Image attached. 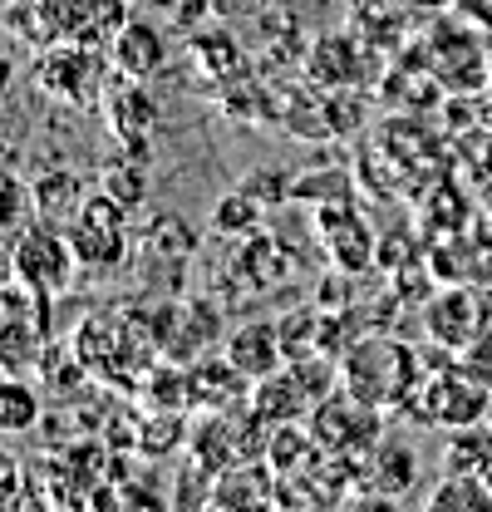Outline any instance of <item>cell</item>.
<instances>
[{
  "label": "cell",
  "mask_w": 492,
  "mask_h": 512,
  "mask_svg": "<svg viewBox=\"0 0 492 512\" xmlns=\"http://www.w3.org/2000/svg\"><path fill=\"white\" fill-rule=\"evenodd\" d=\"M424 375V355L394 335H360L340 355V384L374 409H399V399Z\"/></svg>",
  "instance_id": "cell-1"
},
{
  "label": "cell",
  "mask_w": 492,
  "mask_h": 512,
  "mask_svg": "<svg viewBox=\"0 0 492 512\" xmlns=\"http://www.w3.org/2000/svg\"><path fill=\"white\" fill-rule=\"evenodd\" d=\"M310 434L325 458H365L369 448L379 444V429H384V409L365 404L360 394H350L345 384L325 399H315L306 414Z\"/></svg>",
  "instance_id": "cell-2"
},
{
  "label": "cell",
  "mask_w": 492,
  "mask_h": 512,
  "mask_svg": "<svg viewBox=\"0 0 492 512\" xmlns=\"http://www.w3.org/2000/svg\"><path fill=\"white\" fill-rule=\"evenodd\" d=\"M35 84L60 99L69 109H94L104 104V55L99 45H79V40H60L50 50H40L35 60Z\"/></svg>",
  "instance_id": "cell-3"
},
{
  "label": "cell",
  "mask_w": 492,
  "mask_h": 512,
  "mask_svg": "<svg viewBox=\"0 0 492 512\" xmlns=\"http://www.w3.org/2000/svg\"><path fill=\"white\" fill-rule=\"evenodd\" d=\"M123 222H128V207H119L109 192L84 197V207H79V217H74V227H69V247H74V256H79V266L114 271L123 256H128Z\"/></svg>",
  "instance_id": "cell-4"
},
{
  "label": "cell",
  "mask_w": 492,
  "mask_h": 512,
  "mask_svg": "<svg viewBox=\"0 0 492 512\" xmlns=\"http://www.w3.org/2000/svg\"><path fill=\"white\" fill-rule=\"evenodd\" d=\"M488 325H492V306L473 286H463V281L433 291L429 301H424V330H429V340L443 345V350H453V355H463Z\"/></svg>",
  "instance_id": "cell-5"
},
{
  "label": "cell",
  "mask_w": 492,
  "mask_h": 512,
  "mask_svg": "<svg viewBox=\"0 0 492 512\" xmlns=\"http://www.w3.org/2000/svg\"><path fill=\"white\" fill-rule=\"evenodd\" d=\"M374 50L355 30H330L306 50V74L315 89H360L369 84Z\"/></svg>",
  "instance_id": "cell-6"
},
{
  "label": "cell",
  "mask_w": 492,
  "mask_h": 512,
  "mask_svg": "<svg viewBox=\"0 0 492 512\" xmlns=\"http://www.w3.org/2000/svg\"><path fill=\"white\" fill-rule=\"evenodd\" d=\"M104 119L114 128V138L123 143V158H133V163H148V133L158 124V104H153V94L143 89V79H123L104 94Z\"/></svg>",
  "instance_id": "cell-7"
},
{
  "label": "cell",
  "mask_w": 492,
  "mask_h": 512,
  "mask_svg": "<svg viewBox=\"0 0 492 512\" xmlns=\"http://www.w3.org/2000/svg\"><path fill=\"white\" fill-rule=\"evenodd\" d=\"M74 266H79V256L69 247V237H60V232L45 227V222L30 227V232L15 242V271H20V281H30V286H40V291L69 286Z\"/></svg>",
  "instance_id": "cell-8"
},
{
  "label": "cell",
  "mask_w": 492,
  "mask_h": 512,
  "mask_svg": "<svg viewBox=\"0 0 492 512\" xmlns=\"http://www.w3.org/2000/svg\"><path fill=\"white\" fill-rule=\"evenodd\" d=\"M320 237H325V252L340 271H365L374 266V232L360 217L355 202H335V207H320Z\"/></svg>",
  "instance_id": "cell-9"
},
{
  "label": "cell",
  "mask_w": 492,
  "mask_h": 512,
  "mask_svg": "<svg viewBox=\"0 0 492 512\" xmlns=\"http://www.w3.org/2000/svg\"><path fill=\"white\" fill-rule=\"evenodd\" d=\"M315 404V394L306 389V380L291 370V375H266V380L251 384L246 394V414L261 424V429H276V424H301Z\"/></svg>",
  "instance_id": "cell-10"
},
{
  "label": "cell",
  "mask_w": 492,
  "mask_h": 512,
  "mask_svg": "<svg viewBox=\"0 0 492 512\" xmlns=\"http://www.w3.org/2000/svg\"><path fill=\"white\" fill-rule=\"evenodd\" d=\"M109 64L119 69L123 79H153L163 64H168V35L143 20V15H128L123 30L109 40Z\"/></svg>",
  "instance_id": "cell-11"
},
{
  "label": "cell",
  "mask_w": 492,
  "mask_h": 512,
  "mask_svg": "<svg viewBox=\"0 0 492 512\" xmlns=\"http://www.w3.org/2000/svg\"><path fill=\"white\" fill-rule=\"evenodd\" d=\"M227 360L242 370L246 380H266L281 370L286 360V335H281V320H246L227 335Z\"/></svg>",
  "instance_id": "cell-12"
},
{
  "label": "cell",
  "mask_w": 492,
  "mask_h": 512,
  "mask_svg": "<svg viewBox=\"0 0 492 512\" xmlns=\"http://www.w3.org/2000/svg\"><path fill=\"white\" fill-rule=\"evenodd\" d=\"M60 15V35L79 40V45H109L128 20L123 0H55Z\"/></svg>",
  "instance_id": "cell-13"
},
{
  "label": "cell",
  "mask_w": 492,
  "mask_h": 512,
  "mask_svg": "<svg viewBox=\"0 0 492 512\" xmlns=\"http://www.w3.org/2000/svg\"><path fill=\"white\" fill-rule=\"evenodd\" d=\"M276 498V473L266 463H232L227 473H217L212 503L217 512H266Z\"/></svg>",
  "instance_id": "cell-14"
},
{
  "label": "cell",
  "mask_w": 492,
  "mask_h": 512,
  "mask_svg": "<svg viewBox=\"0 0 492 512\" xmlns=\"http://www.w3.org/2000/svg\"><path fill=\"white\" fill-rule=\"evenodd\" d=\"M246 384L251 380L227 355H197V360H187V389H192V404L197 409H207V404H212V414L232 409L246 394Z\"/></svg>",
  "instance_id": "cell-15"
},
{
  "label": "cell",
  "mask_w": 492,
  "mask_h": 512,
  "mask_svg": "<svg viewBox=\"0 0 492 512\" xmlns=\"http://www.w3.org/2000/svg\"><path fill=\"white\" fill-rule=\"evenodd\" d=\"M315 458H325L320 444H315V434H310V424H276V429H266V439H261V463L276 473V478H301Z\"/></svg>",
  "instance_id": "cell-16"
},
{
  "label": "cell",
  "mask_w": 492,
  "mask_h": 512,
  "mask_svg": "<svg viewBox=\"0 0 492 512\" xmlns=\"http://www.w3.org/2000/svg\"><path fill=\"white\" fill-rule=\"evenodd\" d=\"M365 473H369L365 488L399 498V493H409L419 483V458H414V448L399 444V439H379L365 453Z\"/></svg>",
  "instance_id": "cell-17"
},
{
  "label": "cell",
  "mask_w": 492,
  "mask_h": 512,
  "mask_svg": "<svg viewBox=\"0 0 492 512\" xmlns=\"http://www.w3.org/2000/svg\"><path fill=\"white\" fill-rule=\"evenodd\" d=\"M187 55H192L202 79H217V84L242 79V69H246V50L237 45L232 30H207V35H197V40L187 45Z\"/></svg>",
  "instance_id": "cell-18"
},
{
  "label": "cell",
  "mask_w": 492,
  "mask_h": 512,
  "mask_svg": "<svg viewBox=\"0 0 492 512\" xmlns=\"http://www.w3.org/2000/svg\"><path fill=\"white\" fill-rule=\"evenodd\" d=\"M443 473H473L488 478L492 473V419L473 424V429H453L443 444Z\"/></svg>",
  "instance_id": "cell-19"
},
{
  "label": "cell",
  "mask_w": 492,
  "mask_h": 512,
  "mask_svg": "<svg viewBox=\"0 0 492 512\" xmlns=\"http://www.w3.org/2000/svg\"><path fill=\"white\" fill-rule=\"evenodd\" d=\"M84 178L79 173H69V168H55V173H40L35 178V188H30V202H35V212L40 217H79V207H84Z\"/></svg>",
  "instance_id": "cell-20"
},
{
  "label": "cell",
  "mask_w": 492,
  "mask_h": 512,
  "mask_svg": "<svg viewBox=\"0 0 492 512\" xmlns=\"http://www.w3.org/2000/svg\"><path fill=\"white\" fill-rule=\"evenodd\" d=\"M424 512H492V483L473 473H443L433 483Z\"/></svg>",
  "instance_id": "cell-21"
},
{
  "label": "cell",
  "mask_w": 492,
  "mask_h": 512,
  "mask_svg": "<svg viewBox=\"0 0 492 512\" xmlns=\"http://www.w3.org/2000/svg\"><path fill=\"white\" fill-rule=\"evenodd\" d=\"M237 276H242L246 286H251V276H256V291H266V286H276V281L291 276V256H286L281 242H271L266 232H251L242 256H237Z\"/></svg>",
  "instance_id": "cell-22"
},
{
  "label": "cell",
  "mask_w": 492,
  "mask_h": 512,
  "mask_svg": "<svg viewBox=\"0 0 492 512\" xmlns=\"http://www.w3.org/2000/svg\"><path fill=\"white\" fill-rule=\"evenodd\" d=\"M5 20H10V30H20L35 50H50V45L64 40L55 0H10V5H5Z\"/></svg>",
  "instance_id": "cell-23"
},
{
  "label": "cell",
  "mask_w": 492,
  "mask_h": 512,
  "mask_svg": "<svg viewBox=\"0 0 492 512\" xmlns=\"http://www.w3.org/2000/svg\"><path fill=\"white\" fill-rule=\"evenodd\" d=\"M291 202H315V207H335V202H355V173L340 168H315V173H296L291 183Z\"/></svg>",
  "instance_id": "cell-24"
},
{
  "label": "cell",
  "mask_w": 492,
  "mask_h": 512,
  "mask_svg": "<svg viewBox=\"0 0 492 512\" xmlns=\"http://www.w3.org/2000/svg\"><path fill=\"white\" fill-rule=\"evenodd\" d=\"M261 217H266V207L251 197L246 188H232L217 197V207H212V232H222V237H251V232H261Z\"/></svg>",
  "instance_id": "cell-25"
},
{
  "label": "cell",
  "mask_w": 492,
  "mask_h": 512,
  "mask_svg": "<svg viewBox=\"0 0 492 512\" xmlns=\"http://www.w3.org/2000/svg\"><path fill=\"white\" fill-rule=\"evenodd\" d=\"M40 419V394L30 384H0V434H25Z\"/></svg>",
  "instance_id": "cell-26"
},
{
  "label": "cell",
  "mask_w": 492,
  "mask_h": 512,
  "mask_svg": "<svg viewBox=\"0 0 492 512\" xmlns=\"http://www.w3.org/2000/svg\"><path fill=\"white\" fill-rule=\"evenodd\" d=\"M99 192H109L119 207H138L143 197H148V178H143V163H133V158H119V163H109L104 168V178H99Z\"/></svg>",
  "instance_id": "cell-27"
},
{
  "label": "cell",
  "mask_w": 492,
  "mask_h": 512,
  "mask_svg": "<svg viewBox=\"0 0 492 512\" xmlns=\"http://www.w3.org/2000/svg\"><path fill=\"white\" fill-rule=\"evenodd\" d=\"M291 183H296V178H291L286 168H251V173L242 178V188L251 192L266 212L281 207V202H291Z\"/></svg>",
  "instance_id": "cell-28"
},
{
  "label": "cell",
  "mask_w": 492,
  "mask_h": 512,
  "mask_svg": "<svg viewBox=\"0 0 492 512\" xmlns=\"http://www.w3.org/2000/svg\"><path fill=\"white\" fill-rule=\"evenodd\" d=\"M458 370H463L468 380H478V384H488L492 389V325L468 345V350H463V355H458Z\"/></svg>",
  "instance_id": "cell-29"
},
{
  "label": "cell",
  "mask_w": 492,
  "mask_h": 512,
  "mask_svg": "<svg viewBox=\"0 0 492 512\" xmlns=\"http://www.w3.org/2000/svg\"><path fill=\"white\" fill-rule=\"evenodd\" d=\"M340 512H399V498H389V493H374V488H360V493H350Z\"/></svg>",
  "instance_id": "cell-30"
},
{
  "label": "cell",
  "mask_w": 492,
  "mask_h": 512,
  "mask_svg": "<svg viewBox=\"0 0 492 512\" xmlns=\"http://www.w3.org/2000/svg\"><path fill=\"white\" fill-rule=\"evenodd\" d=\"M217 10H246V5H256V0H212Z\"/></svg>",
  "instance_id": "cell-31"
},
{
  "label": "cell",
  "mask_w": 492,
  "mask_h": 512,
  "mask_svg": "<svg viewBox=\"0 0 492 512\" xmlns=\"http://www.w3.org/2000/svg\"><path fill=\"white\" fill-rule=\"evenodd\" d=\"M394 5H404V10H409V5H414V10L424 5V10H433V5H443V0H394Z\"/></svg>",
  "instance_id": "cell-32"
},
{
  "label": "cell",
  "mask_w": 492,
  "mask_h": 512,
  "mask_svg": "<svg viewBox=\"0 0 492 512\" xmlns=\"http://www.w3.org/2000/svg\"><path fill=\"white\" fill-rule=\"evenodd\" d=\"M0 512H5V503H0Z\"/></svg>",
  "instance_id": "cell-33"
},
{
  "label": "cell",
  "mask_w": 492,
  "mask_h": 512,
  "mask_svg": "<svg viewBox=\"0 0 492 512\" xmlns=\"http://www.w3.org/2000/svg\"><path fill=\"white\" fill-rule=\"evenodd\" d=\"M488 483H492V473H488Z\"/></svg>",
  "instance_id": "cell-34"
}]
</instances>
